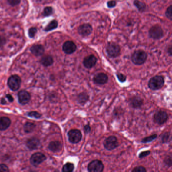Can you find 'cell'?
<instances>
[{
	"instance_id": "cell-1",
	"label": "cell",
	"mask_w": 172,
	"mask_h": 172,
	"mask_svg": "<svg viewBox=\"0 0 172 172\" xmlns=\"http://www.w3.org/2000/svg\"><path fill=\"white\" fill-rule=\"evenodd\" d=\"M147 58V55L142 50H138L132 55L131 60L136 65H142L145 63Z\"/></svg>"
},
{
	"instance_id": "cell-2",
	"label": "cell",
	"mask_w": 172,
	"mask_h": 172,
	"mask_svg": "<svg viewBox=\"0 0 172 172\" xmlns=\"http://www.w3.org/2000/svg\"><path fill=\"white\" fill-rule=\"evenodd\" d=\"M165 80L163 76H156L151 78L148 82V87L153 91H157L160 89L164 86Z\"/></svg>"
},
{
	"instance_id": "cell-3",
	"label": "cell",
	"mask_w": 172,
	"mask_h": 172,
	"mask_svg": "<svg viewBox=\"0 0 172 172\" xmlns=\"http://www.w3.org/2000/svg\"><path fill=\"white\" fill-rule=\"evenodd\" d=\"M106 51L110 57H117L120 54V48L117 44L110 42L108 44L106 48Z\"/></svg>"
},
{
	"instance_id": "cell-4",
	"label": "cell",
	"mask_w": 172,
	"mask_h": 172,
	"mask_svg": "<svg viewBox=\"0 0 172 172\" xmlns=\"http://www.w3.org/2000/svg\"><path fill=\"white\" fill-rule=\"evenodd\" d=\"M68 139L72 144H77L80 142L82 138V135L80 130L72 129L68 133Z\"/></svg>"
},
{
	"instance_id": "cell-5",
	"label": "cell",
	"mask_w": 172,
	"mask_h": 172,
	"mask_svg": "<svg viewBox=\"0 0 172 172\" xmlns=\"http://www.w3.org/2000/svg\"><path fill=\"white\" fill-rule=\"evenodd\" d=\"M104 148L108 150H112L119 145L118 139L114 136H109L104 142Z\"/></svg>"
},
{
	"instance_id": "cell-6",
	"label": "cell",
	"mask_w": 172,
	"mask_h": 172,
	"mask_svg": "<svg viewBox=\"0 0 172 172\" xmlns=\"http://www.w3.org/2000/svg\"><path fill=\"white\" fill-rule=\"evenodd\" d=\"M88 169L89 172H103L104 169V165L101 160H95L88 164Z\"/></svg>"
},
{
	"instance_id": "cell-7",
	"label": "cell",
	"mask_w": 172,
	"mask_h": 172,
	"mask_svg": "<svg viewBox=\"0 0 172 172\" xmlns=\"http://www.w3.org/2000/svg\"><path fill=\"white\" fill-rule=\"evenodd\" d=\"M21 80L18 75H12L9 78L8 81V85L13 91H16L19 88L21 85Z\"/></svg>"
},
{
	"instance_id": "cell-8",
	"label": "cell",
	"mask_w": 172,
	"mask_h": 172,
	"mask_svg": "<svg viewBox=\"0 0 172 172\" xmlns=\"http://www.w3.org/2000/svg\"><path fill=\"white\" fill-rule=\"evenodd\" d=\"M154 122L159 125H163L168 119V114L164 111H159L154 114Z\"/></svg>"
},
{
	"instance_id": "cell-9",
	"label": "cell",
	"mask_w": 172,
	"mask_h": 172,
	"mask_svg": "<svg viewBox=\"0 0 172 172\" xmlns=\"http://www.w3.org/2000/svg\"><path fill=\"white\" fill-rule=\"evenodd\" d=\"M150 38L154 39H160L163 36L164 32L162 27L156 25L151 27L149 31Z\"/></svg>"
},
{
	"instance_id": "cell-10",
	"label": "cell",
	"mask_w": 172,
	"mask_h": 172,
	"mask_svg": "<svg viewBox=\"0 0 172 172\" xmlns=\"http://www.w3.org/2000/svg\"><path fill=\"white\" fill-rule=\"evenodd\" d=\"M46 160L45 154L41 153H35L31 156L30 162L33 166H38Z\"/></svg>"
},
{
	"instance_id": "cell-11",
	"label": "cell",
	"mask_w": 172,
	"mask_h": 172,
	"mask_svg": "<svg viewBox=\"0 0 172 172\" xmlns=\"http://www.w3.org/2000/svg\"><path fill=\"white\" fill-rule=\"evenodd\" d=\"M97 58L94 55H90L85 58L83 61V65L88 69H91L94 67L97 64Z\"/></svg>"
},
{
	"instance_id": "cell-12",
	"label": "cell",
	"mask_w": 172,
	"mask_h": 172,
	"mask_svg": "<svg viewBox=\"0 0 172 172\" xmlns=\"http://www.w3.org/2000/svg\"><path fill=\"white\" fill-rule=\"evenodd\" d=\"M77 49L75 44L72 41H67L63 45V50L67 54H72Z\"/></svg>"
},
{
	"instance_id": "cell-13",
	"label": "cell",
	"mask_w": 172,
	"mask_h": 172,
	"mask_svg": "<svg viewBox=\"0 0 172 172\" xmlns=\"http://www.w3.org/2000/svg\"><path fill=\"white\" fill-rule=\"evenodd\" d=\"M92 27L89 24H83L80 25L78 29V33L83 36H86L91 35L92 32Z\"/></svg>"
},
{
	"instance_id": "cell-14",
	"label": "cell",
	"mask_w": 172,
	"mask_h": 172,
	"mask_svg": "<svg viewBox=\"0 0 172 172\" xmlns=\"http://www.w3.org/2000/svg\"><path fill=\"white\" fill-rule=\"evenodd\" d=\"M30 94L26 91H21L18 94V101L21 104H25L28 103L30 100Z\"/></svg>"
},
{
	"instance_id": "cell-15",
	"label": "cell",
	"mask_w": 172,
	"mask_h": 172,
	"mask_svg": "<svg viewBox=\"0 0 172 172\" xmlns=\"http://www.w3.org/2000/svg\"><path fill=\"white\" fill-rule=\"evenodd\" d=\"M108 81V76L103 73L96 74L94 77V81L95 84L103 85L106 84Z\"/></svg>"
},
{
	"instance_id": "cell-16",
	"label": "cell",
	"mask_w": 172,
	"mask_h": 172,
	"mask_svg": "<svg viewBox=\"0 0 172 172\" xmlns=\"http://www.w3.org/2000/svg\"><path fill=\"white\" fill-rule=\"evenodd\" d=\"M129 103L132 108L134 109H138L143 105L144 101L140 97L135 96L130 98Z\"/></svg>"
},
{
	"instance_id": "cell-17",
	"label": "cell",
	"mask_w": 172,
	"mask_h": 172,
	"mask_svg": "<svg viewBox=\"0 0 172 172\" xmlns=\"http://www.w3.org/2000/svg\"><path fill=\"white\" fill-rule=\"evenodd\" d=\"M30 51L33 54L36 56L42 55L44 53V48L43 46L41 45H35L32 46L30 48Z\"/></svg>"
},
{
	"instance_id": "cell-18",
	"label": "cell",
	"mask_w": 172,
	"mask_h": 172,
	"mask_svg": "<svg viewBox=\"0 0 172 172\" xmlns=\"http://www.w3.org/2000/svg\"><path fill=\"white\" fill-rule=\"evenodd\" d=\"M62 144L59 141H53L49 144L48 148L53 152H58L60 151L62 148Z\"/></svg>"
},
{
	"instance_id": "cell-19",
	"label": "cell",
	"mask_w": 172,
	"mask_h": 172,
	"mask_svg": "<svg viewBox=\"0 0 172 172\" xmlns=\"http://www.w3.org/2000/svg\"><path fill=\"white\" fill-rule=\"evenodd\" d=\"M11 120L7 117L0 118V130H5L9 128L10 125Z\"/></svg>"
},
{
	"instance_id": "cell-20",
	"label": "cell",
	"mask_w": 172,
	"mask_h": 172,
	"mask_svg": "<svg viewBox=\"0 0 172 172\" xmlns=\"http://www.w3.org/2000/svg\"><path fill=\"white\" fill-rule=\"evenodd\" d=\"M39 145V141L38 139L33 138L28 141L27 142V146L31 150H35L38 148Z\"/></svg>"
},
{
	"instance_id": "cell-21",
	"label": "cell",
	"mask_w": 172,
	"mask_h": 172,
	"mask_svg": "<svg viewBox=\"0 0 172 172\" xmlns=\"http://www.w3.org/2000/svg\"><path fill=\"white\" fill-rule=\"evenodd\" d=\"M89 100V96L85 92H82L77 97V101L80 104L83 105Z\"/></svg>"
},
{
	"instance_id": "cell-22",
	"label": "cell",
	"mask_w": 172,
	"mask_h": 172,
	"mask_svg": "<svg viewBox=\"0 0 172 172\" xmlns=\"http://www.w3.org/2000/svg\"><path fill=\"white\" fill-rule=\"evenodd\" d=\"M41 63L45 66L48 67L52 65L53 63V58L50 56H45L41 60Z\"/></svg>"
},
{
	"instance_id": "cell-23",
	"label": "cell",
	"mask_w": 172,
	"mask_h": 172,
	"mask_svg": "<svg viewBox=\"0 0 172 172\" xmlns=\"http://www.w3.org/2000/svg\"><path fill=\"white\" fill-rule=\"evenodd\" d=\"M134 5L135 7L137 8L138 10L141 12H144L146 9V5L145 4L138 0H134Z\"/></svg>"
},
{
	"instance_id": "cell-24",
	"label": "cell",
	"mask_w": 172,
	"mask_h": 172,
	"mask_svg": "<svg viewBox=\"0 0 172 172\" xmlns=\"http://www.w3.org/2000/svg\"><path fill=\"white\" fill-rule=\"evenodd\" d=\"M35 125L32 123L27 122L25 124L24 127V131L26 133H31L35 129Z\"/></svg>"
},
{
	"instance_id": "cell-25",
	"label": "cell",
	"mask_w": 172,
	"mask_h": 172,
	"mask_svg": "<svg viewBox=\"0 0 172 172\" xmlns=\"http://www.w3.org/2000/svg\"><path fill=\"white\" fill-rule=\"evenodd\" d=\"M74 169V165L71 163H67L62 168V172H72Z\"/></svg>"
},
{
	"instance_id": "cell-26",
	"label": "cell",
	"mask_w": 172,
	"mask_h": 172,
	"mask_svg": "<svg viewBox=\"0 0 172 172\" xmlns=\"http://www.w3.org/2000/svg\"><path fill=\"white\" fill-rule=\"evenodd\" d=\"M58 26L57 21L56 20H53L48 24L45 28L46 31H50V30H53L54 29L56 28Z\"/></svg>"
},
{
	"instance_id": "cell-27",
	"label": "cell",
	"mask_w": 172,
	"mask_h": 172,
	"mask_svg": "<svg viewBox=\"0 0 172 172\" xmlns=\"http://www.w3.org/2000/svg\"><path fill=\"white\" fill-rule=\"evenodd\" d=\"M157 138V135H152L151 136H149V137H147L144 138V139H142L141 142L144 143V144H145V143L150 142L154 141V139H156Z\"/></svg>"
},
{
	"instance_id": "cell-28",
	"label": "cell",
	"mask_w": 172,
	"mask_h": 172,
	"mask_svg": "<svg viewBox=\"0 0 172 172\" xmlns=\"http://www.w3.org/2000/svg\"><path fill=\"white\" fill-rule=\"evenodd\" d=\"M162 142L163 143H168L171 140V134L169 132L165 133L162 136Z\"/></svg>"
},
{
	"instance_id": "cell-29",
	"label": "cell",
	"mask_w": 172,
	"mask_h": 172,
	"mask_svg": "<svg viewBox=\"0 0 172 172\" xmlns=\"http://www.w3.org/2000/svg\"><path fill=\"white\" fill-rule=\"evenodd\" d=\"M44 16H48L49 15H51L53 13V9L51 7H47L44 9Z\"/></svg>"
},
{
	"instance_id": "cell-30",
	"label": "cell",
	"mask_w": 172,
	"mask_h": 172,
	"mask_svg": "<svg viewBox=\"0 0 172 172\" xmlns=\"http://www.w3.org/2000/svg\"><path fill=\"white\" fill-rule=\"evenodd\" d=\"M166 16L167 18H169L170 20H172V6H170L168 8L166 12Z\"/></svg>"
},
{
	"instance_id": "cell-31",
	"label": "cell",
	"mask_w": 172,
	"mask_h": 172,
	"mask_svg": "<svg viewBox=\"0 0 172 172\" xmlns=\"http://www.w3.org/2000/svg\"><path fill=\"white\" fill-rule=\"evenodd\" d=\"M132 172H146L147 170L144 167L138 166L136 167L132 171Z\"/></svg>"
},
{
	"instance_id": "cell-32",
	"label": "cell",
	"mask_w": 172,
	"mask_h": 172,
	"mask_svg": "<svg viewBox=\"0 0 172 172\" xmlns=\"http://www.w3.org/2000/svg\"><path fill=\"white\" fill-rule=\"evenodd\" d=\"M117 77L120 81L122 82V83H123L124 82H125L126 80V76L123 75V74H121V73L117 74Z\"/></svg>"
},
{
	"instance_id": "cell-33",
	"label": "cell",
	"mask_w": 172,
	"mask_h": 172,
	"mask_svg": "<svg viewBox=\"0 0 172 172\" xmlns=\"http://www.w3.org/2000/svg\"><path fill=\"white\" fill-rule=\"evenodd\" d=\"M36 31H37V30L35 28H31L29 30V35L30 36V38H33L35 36Z\"/></svg>"
},
{
	"instance_id": "cell-34",
	"label": "cell",
	"mask_w": 172,
	"mask_h": 172,
	"mask_svg": "<svg viewBox=\"0 0 172 172\" xmlns=\"http://www.w3.org/2000/svg\"><path fill=\"white\" fill-rule=\"evenodd\" d=\"M150 151H149V150L148 151L147 150V151H142L139 154V157L141 159H142V158H144V157L148 156V155H150Z\"/></svg>"
},
{
	"instance_id": "cell-35",
	"label": "cell",
	"mask_w": 172,
	"mask_h": 172,
	"mask_svg": "<svg viewBox=\"0 0 172 172\" xmlns=\"http://www.w3.org/2000/svg\"><path fill=\"white\" fill-rule=\"evenodd\" d=\"M28 116L35 118H39L41 116V115L39 113H38L36 112H30L29 113H28Z\"/></svg>"
},
{
	"instance_id": "cell-36",
	"label": "cell",
	"mask_w": 172,
	"mask_h": 172,
	"mask_svg": "<svg viewBox=\"0 0 172 172\" xmlns=\"http://www.w3.org/2000/svg\"><path fill=\"white\" fill-rule=\"evenodd\" d=\"M8 2L11 6H15L19 4L20 0H8Z\"/></svg>"
},
{
	"instance_id": "cell-37",
	"label": "cell",
	"mask_w": 172,
	"mask_h": 172,
	"mask_svg": "<svg viewBox=\"0 0 172 172\" xmlns=\"http://www.w3.org/2000/svg\"><path fill=\"white\" fill-rule=\"evenodd\" d=\"M164 162H165V163L168 166H171V165H172V157H171V156H168V157L165 159Z\"/></svg>"
},
{
	"instance_id": "cell-38",
	"label": "cell",
	"mask_w": 172,
	"mask_h": 172,
	"mask_svg": "<svg viewBox=\"0 0 172 172\" xmlns=\"http://www.w3.org/2000/svg\"><path fill=\"white\" fill-rule=\"evenodd\" d=\"M116 5V2L115 0H111L107 3V6L110 8H114Z\"/></svg>"
},
{
	"instance_id": "cell-39",
	"label": "cell",
	"mask_w": 172,
	"mask_h": 172,
	"mask_svg": "<svg viewBox=\"0 0 172 172\" xmlns=\"http://www.w3.org/2000/svg\"><path fill=\"white\" fill-rule=\"evenodd\" d=\"M9 169L6 165L4 164H0V172H8Z\"/></svg>"
},
{
	"instance_id": "cell-40",
	"label": "cell",
	"mask_w": 172,
	"mask_h": 172,
	"mask_svg": "<svg viewBox=\"0 0 172 172\" xmlns=\"http://www.w3.org/2000/svg\"><path fill=\"white\" fill-rule=\"evenodd\" d=\"M84 130L85 133H88L90 132L91 131V128L89 125H86L84 127Z\"/></svg>"
},
{
	"instance_id": "cell-41",
	"label": "cell",
	"mask_w": 172,
	"mask_h": 172,
	"mask_svg": "<svg viewBox=\"0 0 172 172\" xmlns=\"http://www.w3.org/2000/svg\"><path fill=\"white\" fill-rule=\"evenodd\" d=\"M7 98L8 99V100H9V101H10V102H12V101H13V98H12L11 95L8 94V95H7Z\"/></svg>"
},
{
	"instance_id": "cell-42",
	"label": "cell",
	"mask_w": 172,
	"mask_h": 172,
	"mask_svg": "<svg viewBox=\"0 0 172 172\" xmlns=\"http://www.w3.org/2000/svg\"><path fill=\"white\" fill-rule=\"evenodd\" d=\"M5 41V39L3 38H0V46L3 45V44H4Z\"/></svg>"
},
{
	"instance_id": "cell-43",
	"label": "cell",
	"mask_w": 172,
	"mask_h": 172,
	"mask_svg": "<svg viewBox=\"0 0 172 172\" xmlns=\"http://www.w3.org/2000/svg\"><path fill=\"white\" fill-rule=\"evenodd\" d=\"M169 53H170V55H172V48H171V47H170V48L169 49Z\"/></svg>"
}]
</instances>
